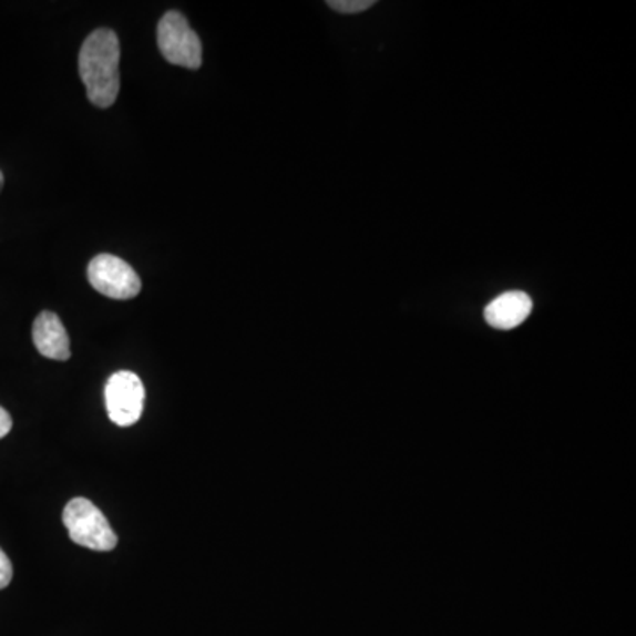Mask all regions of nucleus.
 <instances>
[{
    "instance_id": "nucleus-10",
    "label": "nucleus",
    "mask_w": 636,
    "mask_h": 636,
    "mask_svg": "<svg viewBox=\"0 0 636 636\" xmlns=\"http://www.w3.org/2000/svg\"><path fill=\"white\" fill-rule=\"evenodd\" d=\"M11 428H13V419L9 416L8 410L0 407V439H4L11 432Z\"/></svg>"
},
{
    "instance_id": "nucleus-7",
    "label": "nucleus",
    "mask_w": 636,
    "mask_h": 636,
    "mask_svg": "<svg viewBox=\"0 0 636 636\" xmlns=\"http://www.w3.org/2000/svg\"><path fill=\"white\" fill-rule=\"evenodd\" d=\"M531 314V297L525 293H520V290H511V293L495 297L484 308V320L489 322V326L495 327V329L510 331V329H514V327L525 322Z\"/></svg>"
},
{
    "instance_id": "nucleus-11",
    "label": "nucleus",
    "mask_w": 636,
    "mask_h": 636,
    "mask_svg": "<svg viewBox=\"0 0 636 636\" xmlns=\"http://www.w3.org/2000/svg\"><path fill=\"white\" fill-rule=\"evenodd\" d=\"M2 188H4V175L0 172V192H2Z\"/></svg>"
},
{
    "instance_id": "nucleus-8",
    "label": "nucleus",
    "mask_w": 636,
    "mask_h": 636,
    "mask_svg": "<svg viewBox=\"0 0 636 636\" xmlns=\"http://www.w3.org/2000/svg\"><path fill=\"white\" fill-rule=\"evenodd\" d=\"M376 4L373 0H329L327 6L341 14H358L368 11L371 6Z\"/></svg>"
},
{
    "instance_id": "nucleus-5",
    "label": "nucleus",
    "mask_w": 636,
    "mask_h": 636,
    "mask_svg": "<svg viewBox=\"0 0 636 636\" xmlns=\"http://www.w3.org/2000/svg\"><path fill=\"white\" fill-rule=\"evenodd\" d=\"M105 401L112 423L124 428L139 423L144 412V383L131 371H117L106 382Z\"/></svg>"
},
{
    "instance_id": "nucleus-1",
    "label": "nucleus",
    "mask_w": 636,
    "mask_h": 636,
    "mask_svg": "<svg viewBox=\"0 0 636 636\" xmlns=\"http://www.w3.org/2000/svg\"><path fill=\"white\" fill-rule=\"evenodd\" d=\"M119 38L110 29H98L80 50L79 70L92 105L109 109L114 105L121 89L119 79Z\"/></svg>"
},
{
    "instance_id": "nucleus-6",
    "label": "nucleus",
    "mask_w": 636,
    "mask_h": 636,
    "mask_svg": "<svg viewBox=\"0 0 636 636\" xmlns=\"http://www.w3.org/2000/svg\"><path fill=\"white\" fill-rule=\"evenodd\" d=\"M32 340L38 352L44 358L53 361H68L71 358L70 336L65 332L61 318L52 311L38 315L32 327Z\"/></svg>"
},
{
    "instance_id": "nucleus-9",
    "label": "nucleus",
    "mask_w": 636,
    "mask_h": 636,
    "mask_svg": "<svg viewBox=\"0 0 636 636\" xmlns=\"http://www.w3.org/2000/svg\"><path fill=\"white\" fill-rule=\"evenodd\" d=\"M11 579H13V566L8 555L4 554V550L0 548V588L8 587Z\"/></svg>"
},
{
    "instance_id": "nucleus-3",
    "label": "nucleus",
    "mask_w": 636,
    "mask_h": 636,
    "mask_svg": "<svg viewBox=\"0 0 636 636\" xmlns=\"http://www.w3.org/2000/svg\"><path fill=\"white\" fill-rule=\"evenodd\" d=\"M157 47L171 64L198 70L202 65L201 38L179 11H168L157 25Z\"/></svg>"
},
{
    "instance_id": "nucleus-2",
    "label": "nucleus",
    "mask_w": 636,
    "mask_h": 636,
    "mask_svg": "<svg viewBox=\"0 0 636 636\" xmlns=\"http://www.w3.org/2000/svg\"><path fill=\"white\" fill-rule=\"evenodd\" d=\"M62 522L70 532L71 541L83 548L110 552L117 546V534L105 514L88 499L76 497L68 502Z\"/></svg>"
},
{
    "instance_id": "nucleus-4",
    "label": "nucleus",
    "mask_w": 636,
    "mask_h": 636,
    "mask_svg": "<svg viewBox=\"0 0 636 636\" xmlns=\"http://www.w3.org/2000/svg\"><path fill=\"white\" fill-rule=\"evenodd\" d=\"M88 276L92 287L110 299H119V301L133 299L142 290V281L136 270L123 258L114 257V255L103 254L92 258Z\"/></svg>"
}]
</instances>
